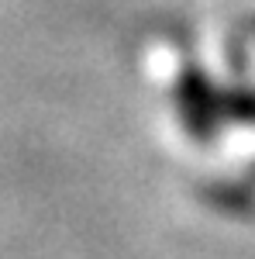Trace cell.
<instances>
[{"instance_id":"6da1fadb","label":"cell","mask_w":255,"mask_h":259,"mask_svg":"<svg viewBox=\"0 0 255 259\" xmlns=\"http://www.w3.org/2000/svg\"><path fill=\"white\" fill-rule=\"evenodd\" d=\"M173 97H176V111L179 121L186 128V135L196 139L200 145H211L217 139V128H221V90H217L211 76L196 66H186L176 76L173 87Z\"/></svg>"},{"instance_id":"7a4b0ae2","label":"cell","mask_w":255,"mask_h":259,"mask_svg":"<svg viewBox=\"0 0 255 259\" xmlns=\"http://www.w3.org/2000/svg\"><path fill=\"white\" fill-rule=\"evenodd\" d=\"M203 200L221 211V214H235V218H248L255 214V190L248 183H231V180H217L203 187Z\"/></svg>"},{"instance_id":"3957f363","label":"cell","mask_w":255,"mask_h":259,"mask_svg":"<svg viewBox=\"0 0 255 259\" xmlns=\"http://www.w3.org/2000/svg\"><path fill=\"white\" fill-rule=\"evenodd\" d=\"M221 114H224V121L255 124V90H252V87H231V90H221Z\"/></svg>"},{"instance_id":"277c9868","label":"cell","mask_w":255,"mask_h":259,"mask_svg":"<svg viewBox=\"0 0 255 259\" xmlns=\"http://www.w3.org/2000/svg\"><path fill=\"white\" fill-rule=\"evenodd\" d=\"M252 177H255V166H252Z\"/></svg>"}]
</instances>
